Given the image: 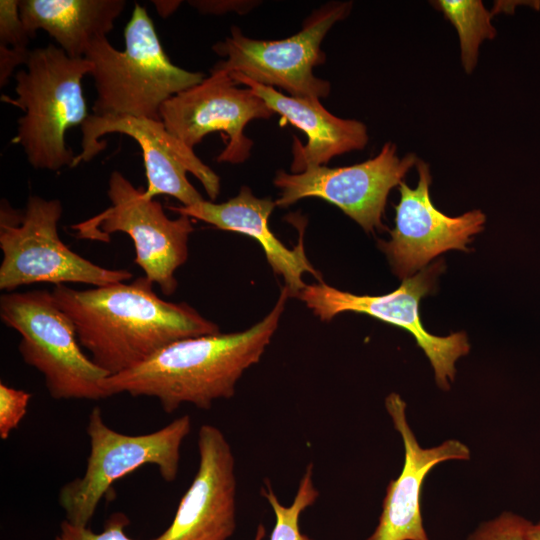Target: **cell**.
<instances>
[{
	"label": "cell",
	"instance_id": "obj_8",
	"mask_svg": "<svg viewBox=\"0 0 540 540\" xmlns=\"http://www.w3.org/2000/svg\"><path fill=\"white\" fill-rule=\"evenodd\" d=\"M107 196L111 205L92 218L72 225L81 239L108 242L115 232L133 241L135 263L145 276L170 296L178 286L175 271L188 258V241L194 231L192 219L180 214L169 218L161 203L145 197L120 171L108 179Z\"/></svg>",
	"mask_w": 540,
	"mask_h": 540
},
{
	"label": "cell",
	"instance_id": "obj_29",
	"mask_svg": "<svg viewBox=\"0 0 540 540\" xmlns=\"http://www.w3.org/2000/svg\"><path fill=\"white\" fill-rule=\"evenodd\" d=\"M266 535V529L263 524H259L255 533L254 540H263Z\"/></svg>",
	"mask_w": 540,
	"mask_h": 540
},
{
	"label": "cell",
	"instance_id": "obj_27",
	"mask_svg": "<svg viewBox=\"0 0 540 540\" xmlns=\"http://www.w3.org/2000/svg\"><path fill=\"white\" fill-rule=\"evenodd\" d=\"M154 4L158 14L161 17H167L171 15L181 4V1H163V0H156L152 1Z\"/></svg>",
	"mask_w": 540,
	"mask_h": 540
},
{
	"label": "cell",
	"instance_id": "obj_2",
	"mask_svg": "<svg viewBox=\"0 0 540 540\" xmlns=\"http://www.w3.org/2000/svg\"><path fill=\"white\" fill-rule=\"evenodd\" d=\"M288 297L284 285L270 313L249 329L175 341L134 367L106 377L101 387L107 397L127 393L156 398L166 413L187 403L209 409L214 401L231 398L244 371L260 361Z\"/></svg>",
	"mask_w": 540,
	"mask_h": 540
},
{
	"label": "cell",
	"instance_id": "obj_6",
	"mask_svg": "<svg viewBox=\"0 0 540 540\" xmlns=\"http://www.w3.org/2000/svg\"><path fill=\"white\" fill-rule=\"evenodd\" d=\"M0 319L20 335L18 351L27 365L42 374L51 398H107L101 384L109 375L83 352L73 322L52 292L2 294Z\"/></svg>",
	"mask_w": 540,
	"mask_h": 540
},
{
	"label": "cell",
	"instance_id": "obj_15",
	"mask_svg": "<svg viewBox=\"0 0 540 540\" xmlns=\"http://www.w3.org/2000/svg\"><path fill=\"white\" fill-rule=\"evenodd\" d=\"M199 466L171 524L150 540H228L236 529L235 459L224 433L212 424L198 431Z\"/></svg>",
	"mask_w": 540,
	"mask_h": 540
},
{
	"label": "cell",
	"instance_id": "obj_22",
	"mask_svg": "<svg viewBox=\"0 0 540 540\" xmlns=\"http://www.w3.org/2000/svg\"><path fill=\"white\" fill-rule=\"evenodd\" d=\"M30 35L20 17L19 0L0 1V87L7 84L12 72L25 65Z\"/></svg>",
	"mask_w": 540,
	"mask_h": 540
},
{
	"label": "cell",
	"instance_id": "obj_13",
	"mask_svg": "<svg viewBox=\"0 0 540 540\" xmlns=\"http://www.w3.org/2000/svg\"><path fill=\"white\" fill-rule=\"evenodd\" d=\"M227 70L213 66L209 76L168 99L160 109L167 130L193 149L214 132L226 134V147L218 162L241 164L253 147L244 133L254 119H269L275 113L253 91L242 88Z\"/></svg>",
	"mask_w": 540,
	"mask_h": 540
},
{
	"label": "cell",
	"instance_id": "obj_19",
	"mask_svg": "<svg viewBox=\"0 0 540 540\" xmlns=\"http://www.w3.org/2000/svg\"><path fill=\"white\" fill-rule=\"evenodd\" d=\"M125 0H19L31 38L43 30L71 58H84L90 44L113 29Z\"/></svg>",
	"mask_w": 540,
	"mask_h": 540
},
{
	"label": "cell",
	"instance_id": "obj_16",
	"mask_svg": "<svg viewBox=\"0 0 540 540\" xmlns=\"http://www.w3.org/2000/svg\"><path fill=\"white\" fill-rule=\"evenodd\" d=\"M385 409L402 439L404 462L400 475L387 485L378 524L366 540H430L420 507L425 478L440 463L469 460L471 451L458 439L422 447L409 425L406 403L398 393L385 398Z\"/></svg>",
	"mask_w": 540,
	"mask_h": 540
},
{
	"label": "cell",
	"instance_id": "obj_12",
	"mask_svg": "<svg viewBox=\"0 0 540 540\" xmlns=\"http://www.w3.org/2000/svg\"><path fill=\"white\" fill-rule=\"evenodd\" d=\"M81 133V152L75 157L73 167L91 161L106 148L99 140L102 136L119 133L131 137L142 150L147 179L145 197L169 195L183 206L202 201L204 198L187 178L188 172L200 181L211 201L220 192L219 176L192 148L171 134L161 120L89 114L81 125Z\"/></svg>",
	"mask_w": 540,
	"mask_h": 540
},
{
	"label": "cell",
	"instance_id": "obj_25",
	"mask_svg": "<svg viewBox=\"0 0 540 540\" xmlns=\"http://www.w3.org/2000/svg\"><path fill=\"white\" fill-rule=\"evenodd\" d=\"M31 394L0 383V438L6 440L27 413Z\"/></svg>",
	"mask_w": 540,
	"mask_h": 540
},
{
	"label": "cell",
	"instance_id": "obj_23",
	"mask_svg": "<svg viewBox=\"0 0 540 540\" xmlns=\"http://www.w3.org/2000/svg\"><path fill=\"white\" fill-rule=\"evenodd\" d=\"M532 521L512 511H503L481 522L466 540H528Z\"/></svg>",
	"mask_w": 540,
	"mask_h": 540
},
{
	"label": "cell",
	"instance_id": "obj_7",
	"mask_svg": "<svg viewBox=\"0 0 540 540\" xmlns=\"http://www.w3.org/2000/svg\"><path fill=\"white\" fill-rule=\"evenodd\" d=\"M191 428V417L183 415L156 431L128 435L108 426L101 409L93 408L86 427L90 452L85 471L58 494L65 520L87 527L113 483L144 465L156 466L163 480L174 481L181 446Z\"/></svg>",
	"mask_w": 540,
	"mask_h": 540
},
{
	"label": "cell",
	"instance_id": "obj_20",
	"mask_svg": "<svg viewBox=\"0 0 540 540\" xmlns=\"http://www.w3.org/2000/svg\"><path fill=\"white\" fill-rule=\"evenodd\" d=\"M430 3L455 27L463 69L466 74H471L478 61L481 43L496 37V29L491 23L493 14L481 0H435Z\"/></svg>",
	"mask_w": 540,
	"mask_h": 540
},
{
	"label": "cell",
	"instance_id": "obj_17",
	"mask_svg": "<svg viewBox=\"0 0 540 540\" xmlns=\"http://www.w3.org/2000/svg\"><path fill=\"white\" fill-rule=\"evenodd\" d=\"M230 73L239 84L250 88L260 97L274 113L280 114L307 135L306 145H302L294 136L293 160L290 166L293 174L302 173L311 167L323 166L331 158L361 150L368 143V132L364 123L331 114L319 99L288 96L242 74Z\"/></svg>",
	"mask_w": 540,
	"mask_h": 540
},
{
	"label": "cell",
	"instance_id": "obj_28",
	"mask_svg": "<svg viewBox=\"0 0 540 540\" xmlns=\"http://www.w3.org/2000/svg\"><path fill=\"white\" fill-rule=\"evenodd\" d=\"M528 540H540V520L532 523L529 530Z\"/></svg>",
	"mask_w": 540,
	"mask_h": 540
},
{
	"label": "cell",
	"instance_id": "obj_5",
	"mask_svg": "<svg viewBox=\"0 0 540 540\" xmlns=\"http://www.w3.org/2000/svg\"><path fill=\"white\" fill-rule=\"evenodd\" d=\"M63 213L58 199L28 197L23 211L2 200L0 210V289L11 292L34 283H84L95 287L130 280L126 269L101 267L72 251L60 238Z\"/></svg>",
	"mask_w": 540,
	"mask_h": 540
},
{
	"label": "cell",
	"instance_id": "obj_26",
	"mask_svg": "<svg viewBox=\"0 0 540 540\" xmlns=\"http://www.w3.org/2000/svg\"><path fill=\"white\" fill-rule=\"evenodd\" d=\"M189 4L201 13L221 14L227 11H239L244 7V2L237 1H189Z\"/></svg>",
	"mask_w": 540,
	"mask_h": 540
},
{
	"label": "cell",
	"instance_id": "obj_4",
	"mask_svg": "<svg viewBox=\"0 0 540 540\" xmlns=\"http://www.w3.org/2000/svg\"><path fill=\"white\" fill-rule=\"evenodd\" d=\"M91 71L86 58H71L49 44L32 50L25 68L15 74L17 97L2 100L24 113L12 142L22 147L33 168L73 167L76 156L66 144L65 133L81 127L89 116L82 79Z\"/></svg>",
	"mask_w": 540,
	"mask_h": 540
},
{
	"label": "cell",
	"instance_id": "obj_14",
	"mask_svg": "<svg viewBox=\"0 0 540 540\" xmlns=\"http://www.w3.org/2000/svg\"><path fill=\"white\" fill-rule=\"evenodd\" d=\"M418 184L399 185L400 200L395 205V226L389 241H378L393 273L406 279L448 250L469 251L467 244L484 229L486 216L481 210L450 217L438 210L430 197L432 176L427 163L416 164Z\"/></svg>",
	"mask_w": 540,
	"mask_h": 540
},
{
	"label": "cell",
	"instance_id": "obj_9",
	"mask_svg": "<svg viewBox=\"0 0 540 540\" xmlns=\"http://www.w3.org/2000/svg\"><path fill=\"white\" fill-rule=\"evenodd\" d=\"M351 2H331L314 11L302 29L281 40H256L238 27L212 46L225 60L214 66L244 75L252 81L285 90L293 97L319 99L330 83L316 77L313 68L325 62L321 43L331 27L350 13Z\"/></svg>",
	"mask_w": 540,
	"mask_h": 540
},
{
	"label": "cell",
	"instance_id": "obj_10",
	"mask_svg": "<svg viewBox=\"0 0 540 540\" xmlns=\"http://www.w3.org/2000/svg\"><path fill=\"white\" fill-rule=\"evenodd\" d=\"M444 270L445 263L441 259L403 279L396 290L384 295H355L322 281L306 285L297 298L322 321L343 312H355L407 330L428 358L437 386L448 391L456 377V362L470 351L467 335L465 332L433 335L425 330L419 315L420 300L434 292Z\"/></svg>",
	"mask_w": 540,
	"mask_h": 540
},
{
	"label": "cell",
	"instance_id": "obj_18",
	"mask_svg": "<svg viewBox=\"0 0 540 540\" xmlns=\"http://www.w3.org/2000/svg\"><path fill=\"white\" fill-rule=\"evenodd\" d=\"M271 198H258L251 189L243 186L239 193L223 203L203 199L189 206H169L168 209L191 219L211 224L218 229L234 231L256 239L262 246L267 261L275 274L284 278L290 297H297L306 286L303 274L310 273L322 282L305 255L303 236L298 244L288 249L270 230L268 222L275 207Z\"/></svg>",
	"mask_w": 540,
	"mask_h": 540
},
{
	"label": "cell",
	"instance_id": "obj_21",
	"mask_svg": "<svg viewBox=\"0 0 540 540\" xmlns=\"http://www.w3.org/2000/svg\"><path fill=\"white\" fill-rule=\"evenodd\" d=\"M261 493L272 507L275 515V524L270 540H313L301 532L299 525L303 511L312 506L319 497V491L313 482L312 463L307 465L290 506H284L280 503L268 481L262 487Z\"/></svg>",
	"mask_w": 540,
	"mask_h": 540
},
{
	"label": "cell",
	"instance_id": "obj_1",
	"mask_svg": "<svg viewBox=\"0 0 540 540\" xmlns=\"http://www.w3.org/2000/svg\"><path fill=\"white\" fill-rule=\"evenodd\" d=\"M153 285L143 276L85 290L61 284L51 292L73 322L80 345L112 376L175 341L219 333L217 324L187 303L160 298Z\"/></svg>",
	"mask_w": 540,
	"mask_h": 540
},
{
	"label": "cell",
	"instance_id": "obj_11",
	"mask_svg": "<svg viewBox=\"0 0 540 540\" xmlns=\"http://www.w3.org/2000/svg\"><path fill=\"white\" fill-rule=\"evenodd\" d=\"M418 161L413 153L400 158L396 145L386 142L375 157L351 166H315L298 174L279 170L273 180L281 190L275 205L288 207L303 198H321L340 208L366 232L383 231L387 229L382 216L389 192Z\"/></svg>",
	"mask_w": 540,
	"mask_h": 540
},
{
	"label": "cell",
	"instance_id": "obj_3",
	"mask_svg": "<svg viewBox=\"0 0 540 540\" xmlns=\"http://www.w3.org/2000/svg\"><path fill=\"white\" fill-rule=\"evenodd\" d=\"M125 49L107 37L94 40L85 57L92 64L97 116L161 120L160 109L172 96L199 84L201 72L176 66L167 56L145 7L135 3L124 30Z\"/></svg>",
	"mask_w": 540,
	"mask_h": 540
},
{
	"label": "cell",
	"instance_id": "obj_24",
	"mask_svg": "<svg viewBox=\"0 0 540 540\" xmlns=\"http://www.w3.org/2000/svg\"><path fill=\"white\" fill-rule=\"evenodd\" d=\"M129 524L128 517L122 512L112 514L99 533L64 519L54 540H134L126 533Z\"/></svg>",
	"mask_w": 540,
	"mask_h": 540
}]
</instances>
